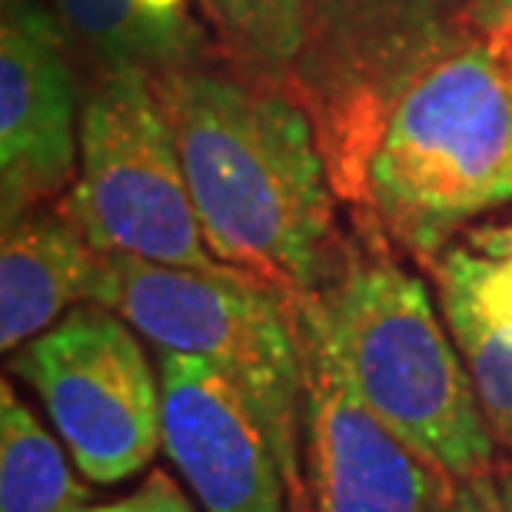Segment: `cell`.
<instances>
[{"instance_id": "cell-12", "label": "cell", "mask_w": 512, "mask_h": 512, "mask_svg": "<svg viewBox=\"0 0 512 512\" xmlns=\"http://www.w3.org/2000/svg\"><path fill=\"white\" fill-rule=\"evenodd\" d=\"M104 253L64 213L34 210L4 227L0 346L17 353L80 303H97Z\"/></svg>"}, {"instance_id": "cell-16", "label": "cell", "mask_w": 512, "mask_h": 512, "mask_svg": "<svg viewBox=\"0 0 512 512\" xmlns=\"http://www.w3.org/2000/svg\"><path fill=\"white\" fill-rule=\"evenodd\" d=\"M439 512H512V466L509 459L469 483L449 486Z\"/></svg>"}, {"instance_id": "cell-15", "label": "cell", "mask_w": 512, "mask_h": 512, "mask_svg": "<svg viewBox=\"0 0 512 512\" xmlns=\"http://www.w3.org/2000/svg\"><path fill=\"white\" fill-rule=\"evenodd\" d=\"M220 57L237 74L290 94L303 50V0H197Z\"/></svg>"}, {"instance_id": "cell-7", "label": "cell", "mask_w": 512, "mask_h": 512, "mask_svg": "<svg viewBox=\"0 0 512 512\" xmlns=\"http://www.w3.org/2000/svg\"><path fill=\"white\" fill-rule=\"evenodd\" d=\"M44 403L90 483L137 476L163 446L160 373L133 326L100 303H80L10 363Z\"/></svg>"}, {"instance_id": "cell-17", "label": "cell", "mask_w": 512, "mask_h": 512, "mask_svg": "<svg viewBox=\"0 0 512 512\" xmlns=\"http://www.w3.org/2000/svg\"><path fill=\"white\" fill-rule=\"evenodd\" d=\"M77 512H193V509L187 503V496H183V489L167 473H150V479L137 493L117 499V503L84 506Z\"/></svg>"}, {"instance_id": "cell-2", "label": "cell", "mask_w": 512, "mask_h": 512, "mask_svg": "<svg viewBox=\"0 0 512 512\" xmlns=\"http://www.w3.org/2000/svg\"><path fill=\"white\" fill-rule=\"evenodd\" d=\"M512 203V0L409 77L366 170V220L433 263L469 220Z\"/></svg>"}, {"instance_id": "cell-13", "label": "cell", "mask_w": 512, "mask_h": 512, "mask_svg": "<svg viewBox=\"0 0 512 512\" xmlns=\"http://www.w3.org/2000/svg\"><path fill=\"white\" fill-rule=\"evenodd\" d=\"M57 20L90 80L124 70L157 80L220 57L190 0H57Z\"/></svg>"}, {"instance_id": "cell-10", "label": "cell", "mask_w": 512, "mask_h": 512, "mask_svg": "<svg viewBox=\"0 0 512 512\" xmlns=\"http://www.w3.org/2000/svg\"><path fill=\"white\" fill-rule=\"evenodd\" d=\"M163 449L207 512H286L273 443L243 389L213 363L160 350Z\"/></svg>"}, {"instance_id": "cell-8", "label": "cell", "mask_w": 512, "mask_h": 512, "mask_svg": "<svg viewBox=\"0 0 512 512\" xmlns=\"http://www.w3.org/2000/svg\"><path fill=\"white\" fill-rule=\"evenodd\" d=\"M306 383V479L313 512H439L449 486L346 380L330 340L296 300Z\"/></svg>"}, {"instance_id": "cell-9", "label": "cell", "mask_w": 512, "mask_h": 512, "mask_svg": "<svg viewBox=\"0 0 512 512\" xmlns=\"http://www.w3.org/2000/svg\"><path fill=\"white\" fill-rule=\"evenodd\" d=\"M77 77L60 20L37 0H4L0 24V220L54 200L77 163Z\"/></svg>"}, {"instance_id": "cell-3", "label": "cell", "mask_w": 512, "mask_h": 512, "mask_svg": "<svg viewBox=\"0 0 512 512\" xmlns=\"http://www.w3.org/2000/svg\"><path fill=\"white\" fill-rule=\"evenodd\" d=\"M356 223L360 240L343 243L326 286L300 303L366 406L446 483H469L499 463L473 376L426 286L383 247L380 223Z\"/></svg>"}, {"instance_id": "cell-14", "label": "cell", "mask_w": 512, "mask_h": 512, "mask_svg": "<svg viewBox=\"0 0 512 512\" xmlns=\"http://www.w3.org/2000/svg\"><path fill=\"white\" fill-rule=\"evenodd\" d=\"M90 489L77 483L54 436L0 386V512H77Z\"/></svg>"}, {"instance_id": "cell-1", "label": "cell", "mask_w": 512, "mask_h": 512, "mask_svg": "<svg viewBox=\"0 0 512 512\" xmlns=\"http://www.w3.org/2000/svg\"><path fill=\"white\" fill-rule=\"evenodd\" d=\"M177 137L210 253L293 300L320 293L343 256L336 190L300 100L233 67L150 80Z\"/></svg>"}, {"instance_id": "cell-11", "label": "cell", "mask_w": 512, "mask_h": 512, "mask_svg": "<svg viewBox=\"0 0 512 512\" xmlns=\"http://www.w3.org/2000/svg\"><path fill=\"white\" fill-rule=\"evenodd\" d=\"M449 336L512 466V223L466 230L429 263Z\"/></svg>"}, {"instance_id": "cell-5", "label": "cell", "mask_w": 512, "mask_h": 512, "mask_svg": "<svg viewBox=\"0 0 512 512\" xmlns=\"http://www.w3.org/2000/svg\"><path fill=\"white\" fill-rule=\"evenodd\" d=\"M486 0H303L290 94L310 114L336 197L366 220V170L409 77L473 27Z\"/></svg>"}, {"instance_id": "cell-6", "label": "cell", "mask_w": 512, "mask_h": 512, "mask_svg": "<svg viewBox=\"0 0 512 512\" xmlns=\"http://www.w3.org/2000/svg\"><path fill=\"white\" fill-rule=\"evenodd\" d=\"M60 213L100 253L233 270L207 247L177 137L150 77L137 70L90 80L80 110V177Z\"/></svg>"}, {"instance_id": "cell-4", "label": "cell", "mask_w": 512, "mask_h": 512, "mask_svg": "<svg viewBox=\"0 0 512 512\" xmlns=\"http://www.w3.org/2000/svg\"><path fill=\"white\" fill-rule=\"evenodd\" d=\"M97 303L167 353L213 363L250 399L280 463L286 512H313L296 300L240 270H187L104 253Z\"/></svg>"}]
</instances>
